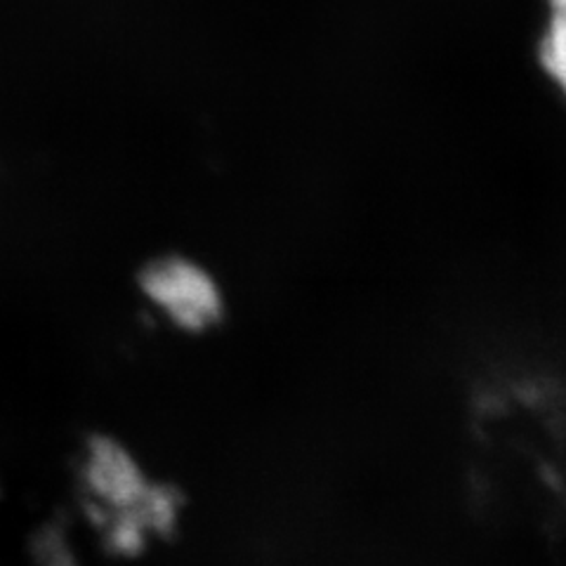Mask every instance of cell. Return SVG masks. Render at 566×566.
Here are the masks:
<instances>
[{"instance_id": "7a4b0ae2", "label": "cell", "mask_w": 566, "mask_h": 566, "mask_svg": "<svg viewBox=\"0 0 566 566\" xmlns=\"http://www.w3.org/2000/svg\"><path fill=\"white\" fill-rule=\"evenodd\" d=\"M543 74L566 99V0H547V22L538 41Z\"/></svg>"}, {"instance_id": "6da1fadb", "label": "cell", "mask_w": 566, "mask_h": 566, "mask_svg": "<svg viewBox=\"0 0 566 566\" xmlns=\"http://www.w3.org/2000/svg\"><path fill=\"white\" fill-rule=\"evenodd\" d=\"M139 291L166 324L182 333H208L227 312L220 281L206 264L185 255H161L139 274Z\"/></svg>"}]
</instances>
